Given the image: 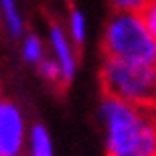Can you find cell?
Instances as JSON below:
<instances>
[{
    "label": "cell",
    "mask_w": 156,
    "mask_h": 156,
    "mask_svg": "<svg viewBox=\"0 0 156 156\" xmlns=\"http://www.w3.org/2000/svg\"><path fill=\"white\" fill-rule=\"evenodd\" d=\"M108 156H156V110L104 95L98 108Z\"/></svg>",
    "instance_id": "obj_1"
},
{
    "label": "cell",
    "mask_w": 156,
    "mask_h": 156,
    "mask_svg": "<svg viewBox=\"0 0 156 156\" xmlns=\"http://www.w3.org/2000/svg\"><path fill=\"white\" fill-rule=\"evenodd\" d=\"M99 81L104 95L156 110V65L104 57Z\"/></svg>",
    "instance_id": "obj_2"
},
{
    "label": "cell",
    "mask_w": 156,
    "mask_h": 156,
    "mask_svg": "<svg viewBox=\"0 0 156 156\" xmlns=\"http://www.w3.org/2000/svg\"><path fill=\"white\" fill-rule=\"evenodd\" d=\"M104 55L156 65V41L140 12L116 10L104 29Z\"/></svg>",
    "instance_id": "obj_3"
},
{
    "label": "cell",
    "mask_w": 156,
    "mask_h": 156,
    "mask_svg": "<svg viewBox=\"0 0 156 156\" xmlns=\"http://www.w3.org/2000/svg\"><path fill=\"white\" fill-rule=\"evenodd\" d=\"M29 126L16 101L0 98V156H23Z\"/></svg>",
    "instance_id": "obj_4"
},
{
    "label": "cell",
    "mask_w": 156,
    "mask_h": 156,
    "mask_svg": "<svg viewBox=\"0 0 156 156\" xmlns=\"http://www.w3.org/2000/svg\"><path fill=\"white\" fill-rule=\"evenodd\" d=\"M49 45H51V51H53V59L57 61L59 69H61L63 85L73 83L77 69H79V59H77L75 45L69 39L65 27H61L57 23L51 24V29H49Z\"/></svg>",
    "instance_id": "obj_5"
},
{
    "label": "cell",
    "mask_w": 156,
    "mask_h": 156,
    "mask_svg": "<svg viewBox=\"0 0 156 156\" xmlns=\"http://www.w3.org/2000/svg\"><path fill=\"white\" fill-rule=\"evenodd\" d=\"M27 156H55L53 150V138L45 124H33L29 128V136H27Z\"/></svg>",
    "instance_id": "obj_6"
},
{
    "label": "cell",
    "mask_w": 156,
    "mask_h": 156,
    "mask_svg": "<svg viewBox=\"0 0 156 156\" xmlns=\"http://www.w3.org/2000/svg\"><path fill=\"white\" fill-rule=\"evenodd\" d=\"M0 16L10 37L24 35V18L18 6V0H0Z\"/></svg>",
    "instance_id": "obj_7"
},
{
    "label": "cell",
    "mask_w": 156,
    "mask_h": 156,
    "mask_svg": "<svg viewBox=\"0 0 156 156\" xmlns=\"http://www.w3.org/2000/svg\"><path fill=\"white\" fill-rule=\"evenodd\" d=\"M20 55H23L24 63L35 65V67H37V65H39L41 61L47 57L43 39H41L39 35H35V33H27V35H23V43H20Z\"/></svg>",
    "instance_id": "obj_8"
},
{
    "label": "cell",
    "mask_w": 156,
    "mask_h": 156,
    "mask_svg": "<svg viewBox=\"0 0 156 156\" xmlns=\"http://www.w3.org/2000/svg\"><path fill=\"white\" fill-rule=\"evenodd\" d=\"M67 35L69 39L73 41V45L79 47L85 43V37H87V18L85 14L79 10V8H71L69 10V18H67Z\"/></svg>",
    "instance_id": "obj_9"
},
{
    "label": "cell",
    "mask_w": 156,
    "mask_h": 156,
    "mask_svg": "<svg viewBox=\"0 0 156 156\" xmlns=\"http://www.w3.org/2000/svg\"><path fill=\"white\" fill-rule=\"evenodd\" d=\"M37 71H39V75L43 77L45 81L53 83V85H61L63 81H61V69H59L57 61L53 57H45L37 65Z\"/></svg>",
    "instance_id": "obj_10"
},
{
    "label": "cell",
    "mask_w": 156,
    "mask_h": 156,
    "mask_svg": "<svg viewBox=\"0 0 156 156\" xmlns=\"http://www.w3.org/2000/svg\"><path fill=\"white\" fill-rule=\"evenodd\" d=\"M140 14H142L146 27H148V30L152 33V37L156 41V0H148V4L140 10Z\"/></svg>",
    "instance_id": "obj_11"
},
{
    "label": "cell",
    "mask_w": 156,
    "mask_h": 156,
    "mask_svg": "<svg viewBox=\"0 0 156 156\" xmlns=\"http://www.w3.org/2000/svg\"><path fill=\"white\" fill-rule=\"evenodd\" d=\"M114 10H128V12H140L148 4V0H110Z\"/></svg>",
    "instance_id": "obj_12"
}]
</instances>
